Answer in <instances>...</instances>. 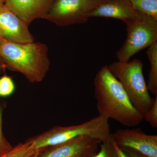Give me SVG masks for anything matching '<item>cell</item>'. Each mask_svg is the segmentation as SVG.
<instances>
[{
	"label": "cell",
	"instance_id": "obj_5",
	"mask_svg": "<svg viewBox=\"0 0 157 157\" xmlns=\"http://www.w3.org/2000/svg\"><path fill=\"white\" fill-rule=\"evenodd\" d=\"M107 0H52L42 18L59 26L87 22L91 13Z\"/></svg>",
	"mask_w": 157,
	"mask_h": 157
},
{
	"label": "cell",
	"instance_id": "obj_11",
	"mask_svg": "<svg viewBox=\"0 0 157 157\" xmlns=\"http://www.w3.org/2000/svg\"><path fill=\"white\" fill-rule=\"evenodd\" d=\"M52 0H6L5 5L27 25L42 18Z\"/></svg>",
	"mask_w": 157,
	"mask_h": 157
},
{
	"label": "cell",
	"instance_id": "obj_19",
	"mask_svg": "<svg viewBox=\"0 0 157 157\" xmlns=\"http://www.w3.org/2000/svg\"><path fill=\"white\" fill-rule=\"evenodd\" d=\"M121 148L128 155L129 157H149L145 155L140 153V152H138L136 151L131 149L128 148Z\"/></svg>",
	"mask_w": 157,
	"mask_h": 157
},
{
	"label": "cell",
	"instance_id": "obj_23",
	"mask_svg": "<svg viewBox=\"0 0 157 157\" xmlns=\"http://www.w3.org/2000/svg\"><path fill=\"white\" fill-rule=\"evenodd\" d=\"M5 40H4L1 36H0V46L2 45V44L3 42L5 41Z\"/></svg>",
	"mask_w": 157,
	"mask_h": 157
},
{
	"label": "cell",
	"instance_id": "obj_12",
	"mask_svg": "<svg viewBox=\"0 0 157 157\" xmlns=\"http://www.w3.org/2000/svg\"><path fill=\"white\" fill-rule=\"evenodd\" d=\"M146 54L150 64L147 85L149 92L156 95L157 94V42L148 47Z\"/></svg>",
	"mask_w": 157,
	"mask_h": 157
},
{
	"label": "cell",
	"instance_id": "obj_15",
	"mask_svg": "<svg viewBox=\"0 0 157 157\" xmlns=\"http://www.w3.org/2000/svg\"><path fill=\"white\" fill-rule=\"evenodd\" d=\"M15 90L14 81L10 76H5L0 78V97L5 98L10 97Z\"/></svg>",
	"mask_w": 157,
	"mask_h": 157
},
{
	"label": "cell",
	"instance_id": "obj_3",
	"mask_svg": "<svg viewBox=\"0 0 157 157\" xmlns=\"http://www.w3.org/2000/svg\"><path fill=\"white\" fill-rule=\"evenodd\" d=\"M108 121L107 118L98 115L77 125L54 127L26 141L40 151L80 136H89L104 143L109 141L111 135Z\"/></svg>",
	"mask_w": 157,
	"mask_h": 157
},
{
	"label": "cell",
	"instance_id": "obj_10",
	"mask_svg": "<svg viewBox=\"0 0 157 157\" xmlns=\"http://www.w3.org/2000/svg\"><path fill=\"white\" fill-rule=\"evenodd\" d=\"M147 17L149 16L134 9L128 0H107L98 6L90 15V17L115 18L125 24Z\"/></svg>",
	"mask_w": 157,
	"mask_h": 157
},
{
	"label": "cell",
	"instance_id": "obj_4",
	"mask_svg": "<svg viewBox=\"0 0 157 157\" xmlns=\"http://www.w3.org/2000/svg\"><path fill=\"white\" fill-rule=\"evenodd\" d=\"M108 66L119 81L134 107L144 115L151 108L154 99L150 95L143 74V63L139 59L132 61L113 62Z\"/></svg>",
	"mask_w": 157,
	"mask_h": 157
},
{
	"label": "cell",
	"instance_id": "obj_1",
	"mask_svg": "<svg viewBox=\"0 0 157 157\" xmlns=\"http://www.w3.org/2000/svg\"><path fill=\"white\" fill-rule=\"evenodd\" d=\"M99 115L129 127L138 125L143 115L134 107L119 81L107 65L98 71L94 82Z\"/></svg>",
	"mask_w": 157,
	"mask_h": 157
},
{
	"label": "cell",
	"instance_id": "obj_2",
	"mask_svg": "<svg viewBox=\"0 0 157 157\" xmlns=\"http://www.w3.org/2000/svg\"><path fill=\"white\" fill-rule=\"evenodd\" d=\"M0 56L6 67L21 73L33 83L43 81L50 68L48 48L42 42L5 41L0 46Z\"/></svg>",
	"mask_w": 157,
	"mask_h": 157
},
{
	"label": "cell",
	"instance_id": "obj_22",
	"mask_svg": "<svg viewBox=\"0 0 157 157\" xmlns=\"http://www.w3.org/2000/svg\"><path fill=\"white\" fill-rule=\"evenodd\" d=\"M5 1L6 0H0V7L5 4Z\"/></svg>",
	"mask_w": 157,
	"mask_h": 157
},
{
	"label": "cell",
	"instance_id": "obj_16",
	"mask_svg": "<svg viewBox=\"0 0 157 157\" xmlns=\"http://www.w3.org/2000/svg\"><path fill=\"white\" fill-rule=\"evenodd\" d=\"M3 107L0 103V156L7 154L13 147L7 141L3 135L2 132V115Z\"/></svg>",
	"mask_w": 157,
	"mask_h": 157
},
{
	"label": "cell",
	"instance_id": "obj_18",
	"mask_svg": "<svg viewBox=\"0 0 157 157\" xmlns=\"http://www.w3.org/2000/svg\"><path fill=\"white\" fill-rule=\"evenodd\" d=\"M153 104L149 110L144 115V119L147 121L153 128H157V94L155 95Z\"/></svg>",
	"mask_w": 157,
	"mask_h": 157
},
{
	"label": "cell",
	"instance_id": "obj_7",
	"mask_svg": "<svg viewBox=\"0 0 157 157\" xmlns=\"http://www.w3.org/2000/svg\"><path fill=\"white\" fill-rule=\"evenodd\" d=\"M121 148L131 149L149 157H157V135H147L140 128L119 129L111 134Z\"/></svg>",
	"mask_w": 157,
	"mask_h": 157
},
{
	"label": "cell",
	"instance_id": "obj_17",
	"mask_svg": "<svg viewBox=\"0 0 157 157\" xmlns=\"http://www.w3.org/2000/svg\"><path fill=\"white\" fill-rule=\"evenodd\" d=\"M111 137V136H110ZM93 157H118L114 147L110 140L100 144V149Z\"/></svg>",
	"mask_w": 157,
	"mask_h": 157
},
{
	"label": "cell",
	"instance_id": "obj_9",
	"mask_svg": "<svg viewBox=\"0 0 157 157\" xmlns=\"http://www.w3.org/2000/svg\"><path fill=\"white\" fill-rule=\"evenodd\" d=\"M0 36L5 41L14 43L34 42L28 25L14 14L4 4L0 7Z\"/></svg>",
	"mask_w": 157,
	"mask_h": 157
},
{
	"label": "cell",
	"instance_id": "obj_20",
	"mask_svg": "<svg viewBox=\"0 0 157 157\" xmlns=\"http://www.w3.org/2000/svg\"><path fill=\"white\" fill-rule=\"evenodd\" d=\"M110 140L111 143L113 145L114 148H115L118 157H129L128 155L122 149H121L120 147H119L116 144L114 141H113L112 137H111H111H110Z\"/></svg>",
	"mask_w": 157,
	"mask_h": 157
},
{
	"label": "cell",
	"instance_id": "obj_13",
	"mask_svg": "<svg viewBox=\"0 0 157 157\" xmlns=\"http://www.w3.org/2000/svg\"><path fill=\"white\" fill-rule=\"evenodd\" d=\"M133 8L157 20V0H128Z\"/></svg>",
	"mask_w": 157,
	"mask_h": 157
},
{
	"label": "cell",
	"instance_id": "obj_8",
	"mask_svg": "<svg viewBox=\"0 0 157 157\" xmlns=\"http://www.w3.org/2000/svg\"><path fill=\"white\" fill-rule=\"evenodd\" d=\"M101 142L88 136H80L43 150L37 157H93Z\"/></svg>",
	"mask_w": 157,
	"mask_h": 157
},
{
	"label": "cell",
	"instance_id": "obj_21",
	"mask_svg": "<svg viewBox=\"0 0 157 157\" xmlns=\"http://www.w3.org/2000/svg\"><path fill=\"white\" fill-rule=\"evenodd\" d=\"M5 67H6V66H5L4 62L3 61L2 59L1 56H0V72H1V70L4 69V68H5Z\"/></svg>",
	"mask_w": 157,
	"mask_h": 157
},
{
	"label": "cell",
	"instance_id": "obj_6",
	"mask_svg": "<svg viewBox=\"0 0 157 157\" xmlns=\"http://www.w3.org/2000/svg\"><path fill=\"white\" fill-rule=\"evenodd\" d=\"M126 25L127 37L116 53L118 61H130L136 53L157 42V20L149 17L135 20Z\"/></svg>",
	"mask_w": 157,
	"mask_h": 157
},
{
	"label": "cell",
	"instance_id": "obj_14",
	"mask_svg": "<svg viewBox=\"0 0 157 157\" xmlns=\"http://www.w3.org/2000/svg\"><path fill=\"white\" fill-rule=\"evenodd\" d=\"M35 152L25 143L21 144L7 154L0 157H35Z\"/></svg>",
	"mask_w": 157,
	"mask_h": 157
}]
</instances>
